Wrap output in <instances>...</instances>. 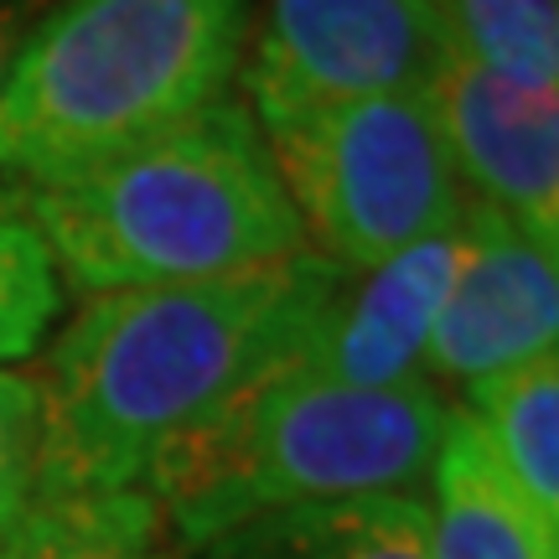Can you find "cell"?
Segmentation results:
<instances>
[{"label": "cell", "instance_id": "cell-17", "mask_svg": "<svg viewBox=\"0 0 559 559\" xmlns=\"http://www.w3.org/2000/svg\"><path fill=\"white\" fill-rule=\"evenodd\" d=\"M58 0H0V79L26 47V37L37 32V21L52 11Z\"/></svg>", "mask_w": 559, "mask_h": 559}, {"label": "cell", "instance_id": "cell-6", "mask_svg": "<svg viewBox=\"0 0 559 559\" xmlns=\"http://www.w3.org/2000/svg\"><path fill=\"white\" fill-rule=\"evenodd\" d=\"M249 47V115H285L425 94L451 32L436 0H264Z\"/></svg>", "mask_w": 559, "mask_h": 559}, {"label": "cell", "instance_id": "cell-15", "mask_svg": "<svg viewBox=\"0 0 559 559\" xmlns=\"http://www.w3.org/2000/svg\"><path fill=\"white\" fill-rule=\"evenodd\" d=\"M58 306L62 280L26 213V192L0 181V368L37 353Z\"/></svg>", "mask_w": 559, "mask_h": 559}, {"label": "cell", "instance_id": "cell-2", "mask_svg": "<svg viewBox=\"0 0 559 559\" xmlns=\"http://www.w3.org/2000/svg\"><path fill=\"white\" fill-rule=\"evenodd\" d=\"M58 280L73 290L187 285L306 254L249 104L218 99L120 156L26 192Z\"/></svg>", "mask_w": 559, "mask_h": 559}, {"label": "cell", "instance_id": "cell-9", "mask_svg": "<svg viewBox=\"0 0 559 559\" xmlns=\"http://www.w3.org/2000/svg\"><path fill=\"white\" fill-rule=\"evenodd\" d=\"M466 207V202H461ZM461 218L389 254L373 270L342 275L311 342L290 368L353 389H400L425 379V342L461 264Z\"/></svg>", "mask_w": 559, "mask_h": 559}, {"label": "cell", "instance_id": "cell-13", "mask_svg": "<svg viewBox=\"0 0 559 559\" xmlns=\"http://www.w3.org/2000/svg\"><path fill=\"white\" fill-rule=\"evenodd\" d=\"M466 409L534 513L559 528V358H528L466 389Z\"/></svg>", "mask_w": 559, "mask_h": 559}, {"label": "cell", "instance_id": "cell-3", "mask_svg": "<svg viewBox=\"0 0 559 559\" xmlns=\"http://www.w3.org/2000/svg\"><path fill=\"white\" fill-rule=\"evenodd\" d=\"M254 0H58L0 79V177L62 181L228 99Z\"/></svg>", "mask_w": 559, "mask_h": 559}, {"label": "cell", "instance_id": "cell-7", "mask_svg": "<svg viewBox=\"0 0 559 559\" xmlns=\"http://www.w3.org/2000/svg\"><path fill=\"white\" fill-rule=\"evenodd\" d=\"M466 202H481L534 243H559V83H519L445 52L425 88Z\"/></svg>", "mask_w": 559, "mask_h": 559}, {"label": "cell", "instance_id": "cell-16", "mask_svg": "<svg viewBox=\"0 0 559 559\" xmlns=\"http://www.w3.org/2000/svg\"><path fill=\"white\" fill-rule=\"evenodd\" d=\"M37 379L21 368H0V539L16 528V519L37 492Z\"/></svg>", "mask_w": 559, "mask_h": 559}, {"label": "cell", "instance_id": "cell-1", "mask_svg": "<svg viewBox=\"0 0 559 559\" xmlns=\"http://www.w3.org/2000/svg\"><path fill=\"white\" fill-rule=\"evenodd\" d=\"M342 275L306 249L260 270L88 296L37 379L32 498L140 487L171 440L300 358Z\"/></svg>", "mask_w": 559, "mask_h": 559}, {"label": "cell", "instance_id": "cell-4", "mask_svg": "<svg viewBox=\"0 0 559 559\" xmlns=\"http://www.w3.org/2000/svg\"><path fill=\"white\" fill-rule=\"evenodd\" d=\"M445 409L430 379L353 389L280 368L171 440L140 487L181 549L280 508L419 492Z\"/></svg>", "mask_w": 559, "mask_h": 559}, {"label": "cell", "instance_id": "cell-14", "mask_svg": "<svg viewBox=\"0 0 559 559\" xmlns=\"http://www.w3.org/2000/svg\"><path fill=\"white\" fill-rule=\"evenodd\" d=\"M451 47L519 83H559L555 0H436Z\"/></svg>", "mask_w": 559, "mask_h": 559}, {"label": "cell", "instance_id": "cell-12", "mask_svg": "<svg viewBox=\"0 0 559 559\" xmlns=\"http://www.w3.org/2000/svg\"><path fill=\"white\" fill-rule=\"evenodd\" d=\"M177 534L145 487L32 498L0 559H177Z\"/></svg>", "mask_w": 559, "mask_h": 559}, {"label": "cell", "instance_id": "cell-8", "mask_svg": "<svg viewBox=\"0 0 559 559\" xmlns=\"http://www.w3.org/2000/svg\"><path fill=\"white\" fill-rule=\"evenodd\" d=\"M461 264L440 300L425 373L445 383H481L528 358L555 353L559 337V260L523 228L466 202L461 207Z\"/></svg>", "mask_w": 559, "mask_h": 559}, {"label": "cell", "instance_id": "cell-10", "mask_svg": "<svg viewBox=\"0 0 559 559\" xmlns=\"http://www.w3.org/2000/svg\"><path fill=\"white\" fill-rule=\"evenodd\" d=\"M425 481L430 559H559V528L513 487L466 404L445 409Z\"/></svg>", "mask_w": 559, "mask_h": 559}, {"label": "cell", "instance_id": "cell-11", "mask_svg": "<svg viewBox=\"0 0 559 559\" xmlns=\"http://www.w3.org/2000/svg\"><path fill=\"white\" fill-rule=\"evenodd\" d=\"M187 559H430V513L419 492L280 508L192 544Z\"/></svg>", "mask_w": 559, "mask_h": 559}, {"label": "cell", "instance_id": "cell-5", "mask_svg": "<svg viewBox=\"0 0 559 559\" xmlns=\"http://www.w3.org/2000/svg\"><path fill=\"white\" fill-rule=\"evenodd\" d=\"M306 243L358 275L461 218V192L425 94L254 115Z\"/></svg>", "mask_w": 559, "mask_h": 559}]
</instances>
